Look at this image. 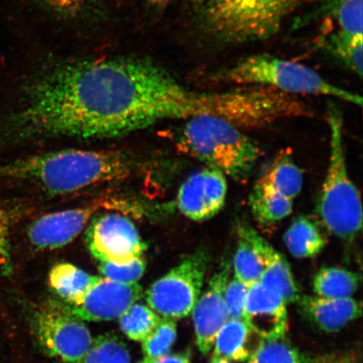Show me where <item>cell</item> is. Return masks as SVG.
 Here are the masks:
<instances>
[{"label": "cell", "instance_id": "14", "mask_svg": "<svg viewBox=\"0 0 363 363\" xmlns=\"http://www.w3.org/2000/svg\"><path fill=\"white\" fill-rule=\"evenodd\" d=\"M243 320L262 340L283 338L288 330L284 299L260 283L249 288Z\"/></svg>", "mask_w": 363, "mask_h": 363}, {"label": "cell", "instance_id": "2", "mask_svg": "<svg viewBox=\"0 0 363 363\" xmlns=\"http://www.w3.org/2000/svg\"><path fill=\"white\" fill-rule=\"evenodd\" d=\"M135 159L121 151L65 149L21 158L0 167L2 178L31 182L45 192L65 194L128 178Z\"/></svg>", "mask_w": 363, "mask_h": 363}, {"label": "cell", "instance_id": "9", "mask_svg": "<svg viewBox=\"0 0 363 363\" xmlns=\"http://www.w3.org/2000/svg\"><path fill=\"white\" fill-rule=\"evenodd\" d=\"M92 256L99 262L127 264L143 257L146 245L128 218L117 214L94 216L86 233Z\"/></svg>", "mask_w": 363, "mask_h": 363}, {"label": "cell", "instance_id": "10", "mask_svg": "<svg viewBox=\"0 0 363 363\" xmlns=\"http://www.w3.org/2000/svg\"><path fill=\"white\" fill-rule=\"evenodd\" d=\"M228 184L220 172L204 167L181 184L176 206L182 215L195 222L210 220L223 208Z\"/></svg>", "mask_w": 363, "mask_h": 363}, {"label": "cell", "instance_id": "20", "mask_svg": "<svg viewBox=\"0 0 363 363\" xmlns=\"http://www.w3.org/2000/svg\"><path fill=\"white\" fill-rule=\"evenodd\" d=\"M70 263H60L49 274L50 285L69 305L79 306L99 280Z\"/></svg>", "mask_w": 363, "mask_h": 363}, {"label": "cell", "instance_id": "21", "mask_svg": "<svg viewBox=\"0 0 363 363\" xmlns=\"http://www.w3.org/2000/svg\"><path fill=\"white\" fill-rule=\"evenodd\" d=\"M248 203L254 219L262 227L274 226L292 214L294 201L254 185Z\"/></svg>", "mask_w": 363, "mask_h": 363}, {"label": "cell", "instance_id": "27", "mask_svg": "<svg viewBox=\"0 0 363 363\" xmlns=\"http://www.w3.org/2000/svg\"><path fill=\"white\" fill-rule=\"evenodd\" d=\"M177 338V324L169 318H161L157 328L143 340V359L140 363H155L167 355Z\"/></svg>", "mask_w": 363, "mask_h": 363}, {"label": "cell", "instance_id": "12", "mask_svg": "<svg viewBox=\"0 0 363 363\" xmlns=\"http://www.w3.org/2000/svg\"><path fill=\"white\" fill-rule=\"evenodd\" d=\"M113 203L116 201L101 199L89 206L40 217L29 227L30 242L39 249L65 247L78 237L99 211Z\"/></svg>", "mask_w": 363, "mask_h": 363}, {"label": "cell", "instance_id": "33", "mask_svg": "<svg viewBox=\"0 0 363 363\" xmlns=\"http://www.w3.org/2000/svg\"><path fill=\"white\" fill-rule=\"evenodd\" d=\"M43 6L57 15L72 18L80 15L87 6L88 0H38Z\"/></svg>", "mask_w": 363, "mask_h": 363}, {"label": "cell", "instance_id": "13", "mask_svg": "<svg viewBox=\"0 0 363 363\" xmlns=\"http://www.w3.org/2000/svg\"><path fill=\"white\" fill-rule=\"evenodd\" d=\"M230 267L222 265L212 277L206 292L194 308L193 318L199 350L207 354L216 335L230 319L225 302V290L230 280Z\"/></svg>", "mask_w": 363, "mask_h": 363}, {"label": "cell", "instance_id": "22", "mask_svg": "<svg viewBox=\"0 0 363 363\" xmlns=\"http://www.w3.org/2000/svg\"><path fill=\"white\" fill-rule=\"evenodd\" d=\"M360 276L342 267H326L317 272L313 280V289L318 297L348 298L357 291Z\"/></svg>", "mask_w": 363, "mask_h": 363}, {"label": "cell", "instance_id": "4", "mask_svg": "<svg viewBox=\"0 0 363 363\" xmlns=\"http://www.w3.org/2000/svg\"><path fill=\"white\" fill-rule=\"evenodd\" d=\"M185 121L177 143L181 152L226 178L243 182L251 177L263 155L244 130L216 117H195Z\"/></svg>", "mask_w": 363, "mask_h": 363}, {"label": "cell", "instance_id": "36", "mask_svg": "<svg viewBox=\"0 0 363 363\" xmlns=\"http://www.w3.org/2000/svg\"><path fill=\"white\" fill-rule=\"evenodd\" d=\"M210 363H231L229 360L224 359V358H220L216 357H212Z\"/></svg>", "mask_w": 363, "mask_h": 363}, {"label": "cell", "instance_id": "26", "mask_svg": "<svg viewBox=\"0 0 363 363\" xmlns=\"http://www.w3.org/2000/svg\"><path fill=\"white\" fill-rule=\"evenodd\" d=\"M78 363H131L126 345L116 335H99Z\"/></svg>", "mask_w": 363, "mask_h": 363}, {"label": "cell", "instance_id": "30", "mask_svg": "<svg viewBox=\"0 0 363 363\" xmlns=\"http://www.w3.org/2000/svg\"><path fill=\"white\" fill-rule=\"evenodd\" d=\"M99 263V269L104 278L121 284H135L142 278L146 270V262L143 257L123 265L108 262Z\"/></svg>", "mask_w": 363, "mask_h": 363}, {"label": "cell", "instance_id": "29", "mask_svg": "<svg viewBox=\"0 0 363 363\" xmlns=\"http://www.w3.org/2000/svg\"><path fill=\"white\" fill-rule=\"evenodd\" d=\"M325 47L361 78L363 38H352L350 35L337 31L325 40Z\"/></svg>", "mask_w": 363, "mask_h": 363}, {"label": "cell", "instance_id": "32", "mask_svg": "<svg viewBox=\"0 0 363 363\" xmlns=\"http://www.w3.org/2000/svg\"><path fill=\"white\" fill-rule=\"evenodd\" d=\"M10 230V218L0 207V274H6L11 271Z\"/></svg>", "mask_w": 363, "mask_h": 363}, {"label": "cell", "instance_id": "25", "mask_svg": "<svg viewBox=\"0 0 363 363\" xmlns=\"http://www.w3.org/2000/svg\"><path fill=\"white\" fill-rule=\"evenodd\" d=\"M326 13L337 22L340 33L363 38L362 0H331Z\"/></svg>", "mask_w": 363, "mask_h": 363}, {"label": "cell", "instance_id": "23", "mask_svg": "<svg viewBox=\"0 0 363 363\" xmlns=\"http://www.w3.org/2000/svg\"><path fill=\"white\" fill-rule=\"evenodd\" d=\"M259 283L279 294L286 306L298 302L301 298L288 261L275 248L272 250Z\"/></svg>", "mask_w": 363, "mask_h": 363}, {"label": "cell", "instance_id": "1", "mask_svg": "<svg viewBox=\"0 0 363 363\" xmlns=\"http://www.w3.org/2000/svg\"><path fill=\"white\" fill-rule=\"evenodd\" d=\"M190 92L147 59L63 63L27 85L22 106L1 138H117L161 121L189 120Z\"/></svg>", "mask_w": 363, "mask_h": 363}, {"label": "cell", "instance_id": "18", "mask_svg": "<svg viewBox=\"0 0 363 363\" xmlns=\"http://www.w3.org/2000/svg\"><path fill=\"white\" fill-rule=\"evenodd\" d=\"M255 185L294 201L302 191L303 172L291 154L282 152L274 159Z\"/></svg>", "mask_w": 363, "mask_h": 363}, {"label": "cell", "instance_id": "17", "mask_svg": "<svg viewBox=\"0 0 363 363\" xmlns=\"http://www.w3.org/2000/svg\"><path fill=\"white\" fill-rule=\"evenodd\" d=\"M262 340L244 320L230 319L216 335L212 357L246 361L256 352Z\"/></svg>", "mask_w": 363, "mask_h": 363}, {"label": "cell", "instance_id": "35", "mask_svg": "<svg viewBox=\"0 0 363 363\" xmlns=\"http://www.w3.org/2000/svg\"><path fill=\"white\" fill-rule=\"evenodd\" d=\"M172 1L174 0H148V2L152 4V6L160 8L169 6Z\"/></svg>", "mask_w": 363, "mask_h": 363}, {"label": "cell", "instance_id": "24", "mask_svg": "<svg viewBox=\"0 0 363 363\" xmlns=\"http://www.w3.org/2000/svg\"><path fill=\"white\" fill-rule=\"evenodd\" d=\"M161 317L151 308L134 303L120 317V328L127 337L143 342L157 328Z\"/></svg>", "mask_w": 363, "mask_h": 363}, {"label": "cell", "instance_id": "28", "mask_svg": "<svg viewBox=\"0 0 363 363\" xmlns=\"http://www.w3.org/2000/svg\"><path fill=\"white\" fill-rule=\"evenodd\" d=\"M283 338L263 340L249 363H311L310 357Z\"/></svg>", "mask_w": 363, "mask_h": 363}, {"label": "cell", "instance_id": "11", "mask_svg": "<svg viewBox=\"0 0 363 363\" xmlns=\"http://www.w3.org/2000/svg\"><path fill=\"white\" fill-rule=\"evenodd\" d=\"M143 296L138 283L121 284L101 278L79 306H61L67 314L79 320L104 321L120 318Z\"/></svg>", "mask_w": 363, "mask_h": 363}, {"label": "cell", "instance_id": "34", "mask_svg": "<svg viewBox=\"0 0 363 363\" xmlns=\"http://www.w3.org/2000/svg\"><path fill=\"white\" fill-rule=\"evenodd\" d=\"M155 363H191V351L187 350L174 354V355H167Z\"/></svg>", "mask_w": 363, "mask_h": 363}, {"label": "cell", "instance_id": "31", "mask_svg": "<svg viewBox=\"0 0 363 363\" xmlns=\"http://www.w3.org/2000/svg\"><path fill=\"white\" fill-rule=\"evenodd\" d=\"M249 288L235 278L229 280L225 290V302L230 319L243 320Z\"/></svg>", "mask_w": 363, "mask_h": 363}, {"label": "cell", "instance_id": "5", "mask_svg": "<svg viewBox=\"0 0 363 363\" xmlns=\"http://www.w3.org/2000/svg\"><path fill=\"white\" fill-rule=\"evenodd\" d=\"M215 83L259 86L298 97V95L328 96L362 106L359 94L331 84L316 71L302 63L269 55L256 54L240 59L210 76Z\"/></svg>", "mask_w": 363, "mask_h": 363}, {"label": "cell", "instance_id": "16", "mask_svg": "<svg viewBox=\"0 0 363 363\" xmlns=\"http://www.w3.org/2000/svg\"><path fill=\"white\" fill-rule=\"evenodd\" d=\"M298 302L302 315L325 333H337L362 315L361 303L352 298L303 296Z\"/></svg>", "mask_w": 363, "mask_h": 363}, {"label": "cell", "instance_id": "19", "mask_svg": "<svg viewBox=\"0 0 363 363\" xmlns=\"http://www.w3.org/2000/svg\"><path fill=\"white\" fill-rule=\"evenodd\" d=\"M284 242L293 257L306 259L319 255L328 240L315 220L308 216H299L285 231Z\"/></svg>", "mask_w": 363, "mask_h": 363}, {"label": "cell", "instance_id": "7", "mask_svg": "<svg viewBox=\"0 0 363 363\" xmlns=\"http://www.w3.org/2000/svg\"><path fill=\"white\" fill-rule=\"evenodd\" d=\"M210 264L207 250H195L149 288L146 292L149 307L158 315L174 320L191 314L201 298Z\"/></svg>", "mask_w": 363, "mask_h": 363}, {"label": "cell", "instance_id": "8", "mask_svg": "<svg viewBox=\"0 0 363 363\" xmlns=\"http://www.w3.org/2000/svg\"><path fill=\"white\" fill-rule=\"evenodd\" d=\"M33 326L35 339L49 357L62 363H78L88 353L93 340L87 326L54 306L36 312Z\"/></svg>", "mask_w": 363, "mask_h": 363}, {"label": "cell", "instance_id": "15", "mask_svg": "<svg viewBox=\"0 0 363 363\" xmlns=\"http://www.w3.org/2000/svg\"><path fill=\"white\" fill-rule=\"evenodd\" d=\"M238 243L233 258L235 278L251 287L259 283L274 247L253 227L240 224Z\"/></svg>", "mask_w": 363, "mask_h": 363}, {"label": "cell", "instance_id": "6", "mask_svg": "<svg viewBox=\"0 0 363 363\" xmlns=\"http://www.w3.org/2000/svg\"><path fill=\"white\" fill-rule=\"evenodd\" d=\"M326 120L330 130L329 160L316 213L331 235L344 242H352L362 228L360 193L348 172L342 112L330 106Z\"/></svg>", "mask_w": 363, "mask_h": 363}, {"label": "cell", "instance_id": "3", "mask_svg": "<svg viewBox=\"0 0 363 363\" xmlns=\"http://www.w3.org/2000/svg\"><path fill=\"white\" fill-rule=\"evenodd\" d=\"M301 0H199L197 22L212 43L235 45L276 35Z\"/></svg>", "mask_w": 363, "mask_h": 363}]
</instances>
